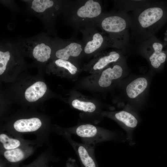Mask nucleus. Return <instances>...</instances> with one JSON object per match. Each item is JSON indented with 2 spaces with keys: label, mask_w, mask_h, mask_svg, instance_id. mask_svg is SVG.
I'll return each instance as SVG.
<instances>
[{
  "label": "nucleus",
  "mask_w": 167,
  "mask_h": 167,
  "mask_svg": "<svg viewBox=\"0 0 167 167\" xmlns=\"http://www.w3.org/2000/svg\"><path fill=\"white\" fill-rule=\"evenodd\" d=\"M4 156L9 161L15 163L22 160L24 157V153L22 150L16 148L6 150L4 153Z\"/></svg>",
  "instance_id": "18"
},
{
  "label": "nucleus",
  "mask_w": 167,
  "mask_h": 167,
  "mask_svg": "<svg viewBox=\"0 0 167 167\" xmlns=\"http://www.w3.org/2000/svg\"><path fill=\"white\" fill-rule=\"evenodd\" d=\"M70 133L79 136L82 143L95 146L104 141L115 138L114 133L104 128L89 123H83L71 128Z\"/></svg>",
  "instance_id": "1"
},
{
  "label": "nucleus",
  "mask_w": 167,
  "mask_h": 167,
  "mask_svg": "<svg viewBox=\"0 0 167 167\" xmlns=\"http://www.w3.org/2000/svg\"><path fill=\"white\" fill-rule=\"evenodd\" d=\"M164 40L165 43L167 45V29L165 33V35Z\"/></svg>",
  "instance_id": "22"
},
{
  "label": "nucleus",
  "mask_w": 167,
  "mask_h": 167,
  "mask_svg": "<svg viewBox=\"0 0 167 167\" xmlns=\"http://www.w3.org/2000/svg\"><path fill=\"white\" fill-rule=\"evenodd\" d=\"M101 12V6L99 2L88 0L76 9L75 17L79 21L91 20L98 17Z\"/></svg>",
  "instance_id": "3"
},
{
  "label": "nucleus",
  "mask_w": 167,
  "mask_h": 167,
  "mask_svg": "<svg viewBox=\"0 0 167 167\" xmlns=\"http://www.w3.org/2000/svg\"><path fill=\"white\" fill-rule=\"evenodd\" d=\"M47 90L45 84L41 81H37L29 87L26 90L25 96L29 102H34L41 97Z\"/></svg>",
  "instance_id": "10"
},
{
  "label": "nucleus",
  "mask_w": 167,
  "mask_h": 167,
  "mask_svg": "<svg viewBox=\"0 0 167 167\" xmlns=\"http://www.w3.org/2000/svg\"><path fill=\"white\" fill-rule=\"evenodd\" d=\"M119 57V54L115 51L111 52L109 55L99 58L94 64L93 69L94 70H101L109 63L116 61Z\"/></svg>",
  "instance_id": "15"
},
{
  "label": "nucleus",
  "mask_w": 167,
  "mask_h": 167,
  "mask_svg": "<svg viewBox=\"0 0 167 167\" xmlns=\"http://www.w3.org/2000/svg\"><path fill=\"white\" fill-rule=\"evenodd\" d=\"M55 5L54 2L50 0H34L32 2L31 8L36 12L42 13Z\"/></svg>",
  "instance_id": "16"
},
{
  "label": "nucleus",
  "mask_w": 167,
  "mask_h": 167,
  "mask_svg": "<svg viewBox=\"0 0 167 167\" xmlns=\"http://www.w3.org/2000/svg\"><path fill=\"white\" fill-rule=\"evenodd\" d=\"M122 69L121 66L116 65L113 68H108L102 73L99 79V86L103 88L107 87L111 84L113 80L119 78L122 76Z\"/></svg>",
  "instance_id": "8"
},
{
  "label": "nucleus",
  "mask_w": 167,
  "mask_h": 167,
  "mask_svg": "<svg viewBox=\"0 0 167 167\" xmlns=\"http://www.w3.org/2000/svg\"><path fill=\"white\" fill-rule=\"evenodd\" d=\"M154 52L149 58L152 66L157 68L164 63L166 58V54L162 52V45L159 42H155L152 45Z\"/></svg>",
  "instance_id": "13"
},
{
  "label": "nucleus",
  "mask_w": 167,
  "mask_h": 167,
  "mask_svg": "<svg viewBox=\"0 0 167 167\" xmlns=\"http://www.w3.org/2000/svg\"><path fill=\"white\" fill-rule=\"evenodd\" d=\"M104 42V39L102 35L98 32H94L86 41L83 46L84 51L87 54H92L101 48Z\"/></svg>",
  "instance_id": "11"
},
{
  "label": "nucleus",
  "mask_w": 167,
  "mask_h": 167,
  "mask_svg": "<svg viewBox=\"0 0 167 167\" xmlns=\"http://www.w3.org/2000/svg\"><path fill=\"white\" fill-rule=\"evenodd\" d=\"M83 50V46L80 43L73 41L58 50L55 53L58 59L67 60L70 57L79 56Z\"/></svg>",
  "instance_id": "7"
},
{
  "label": "nucleus",
  "mask_w": 167,
  "mask_h": 167,
  "mask_svg": "<svg viewBox=\"0 0 167 167\" xmlns=\"http://www.w3.org/2000/svg\"><path fill=\"white\" fill-rule=\"evenodd\" d=\"M11 53L9 50L0 51V75H2L5 71L8 62L11 57Z\"/></svg>",
  "instance_id": "21"
},
{
  "label": "nucleus",
  "mask_w": 167,
  "mask_h": 167,
  "mask_svg": "<svg viewBox=\"0 0 167 167\" xmlns=\"http://www.w3.org/2000/svg\"></svg>",
  "instance_id": "23"
},
{
  "label": "nucleus",
  "mask_w": 167,
  "mask_h": 167,
  "mask_svg": "<svg viewBox=\"0 0 167 167\" xmlns=\"http://www.w3.org/2000/svg\"><path fill=\"white\" fill-rule=\"evenodd\" d=\"M40 120L36 118L20 119L16 121L14 127L17 131L20 132H32L38 129L41 126Z\"/></svg>",
  "instance_id": "9"
},
{
  "label": "nucleus",
  "mask_w": 167,
  "mask_h": 167,
  "mask_svg": "<svg viewBox=\"0 0 167 167\" xmlns=\"http://www.w3.org/2000/svg\"><path fill=\"white\" fill-rule=\"evenodd\" d=\"M163 14L162 9L160 7L149 8L140 13L138 17V21L142 27L147 28L160 20Z\"/></svg>",
  "instance_id": "6"
},
{
  "label": "nucleus",
  "mask_w": 167,
  "mask_h": 167,
  "mask_svg": "<svg viewBox=\"0 0 167 167\" xmlns=\"http://www.w3.org/2000/svg\"><path fill=\"white\" fill-rule=\"evenodd\" d=\"M148 85L146 79L143 77L137 78L127 86L126 91L127 96L131 98L136 97L145 89Z\"/></svg>",
  "instance_id": "12"
},
{
  "label": "nucleus",
  "mask_w": 167,
  "mask_h": 167,
  "mask_svg": "<svg viewBox=\"0 0 167 167\" xmlns=\"http://www.w3.org/2000/svg\"><path fill=\"white\" fill-rule=\"evenodd\" d=\"M22 49L30 51L33 57L41 62L47 61L50 57L51 48L44 41L37 40L26 41L23 45Z\"/></svg>",
  "instance_id": "4"
},
{
  "label": "nucleus",
  "mask_w": 167,
  "mask_h": 167,
  "mask_svg": "<svg viewBox=\"0 0 167 167\" xmlns=\"http://www.w3.org/2000/svg\"><path fill=\"white\" fill-rule=\"evenodd\" d=\"M114 117L118 121L129 128H134L137 125L138 121L136 118L126 111H122L117 113Z\"/></svg>",
  "instance_id": "14"
},
{
  "label": "nucleus",
  "mask_w": 167,
  "mask_h": 167,
  "mask_svg": "<svg viewBox=\"0 0 167 167\" xmlns=\"http://www.w3.org/2000/svg\"><path fill=\"white\" fill-rule=\"evenodd\" d=\"M0 141L3 144L4 148L6 150L17 148L20 144L19 140L11 138L4 134H0Z\"/></svg>",
  "instance_id": "19"
},
{
  "label": "nucleus",
  "mask_w": 167,
  "mask_h": 167,
  "mask_svg": "<svg viewBox=\"0 0 167 167\" xmlns=\"http://www.w3.org/2000/svg\"><path fill=\"white\" fill-rule=\"evenodd\" d=\"M56 65L67 70L72 75L75 74L78 71L77 67L67 60L58 59L55 61Z\"/></svg>",
  "instance_id": "20"
},
{
  "label": "nucleus",
  "mask_w": 167,
  "mask_h": 167,
  "mask_svg": "<svg viewBox=\"0 0 167 167\" xmlns=\"http://www.w3.org/2000/svg\"><path fill=\"white\" fill-rule=\"evenodd\" d=\"M100 26L106 32L117 33L123 31L126 24L125 19L118 16H111L104 18L101 22Z\"/></svg>",
  "instance_id": "5"
},
{
  "label": "nucleus",
  "mask_w": 167,
  "mask_h": 167,
  "mask_svg": "<svg viewBox=\"0 0 167 167\" xmlns=\"http://www.w3.org/2000/svg\"><path fill=\"white\" fill-rule=\"evenodd\" d=\"M69 138L70 143L83 167H98L95 157V146L78 143Z\"/></svg>",
  "instance_id": "2"
},
{
  "label": "nucleus",
  "mask_w": 167,
  "mask_h": 167,
  "mask_svg": "<svg viewBox=\"0 0 167 167\" xmlns=\"http://www.w3.org/2000/svg\"><path fill=\"white\" fill-rule=\"evenodd\" d=\"M71 104L74 108L86 113H92L96 109V105L91 102L82 101L76 99L72 101Z\"/></svg>",
  "instance_id": "17"
}]
</instances>
